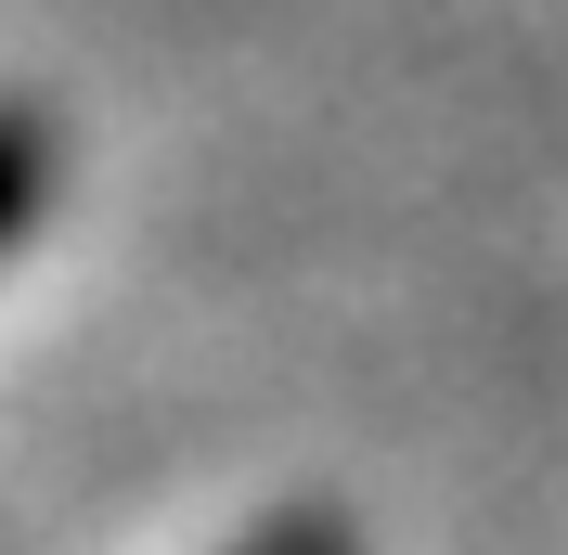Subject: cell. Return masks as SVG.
Wrapping results in <instances>:
<instances>
[{"instance_id": "cell-1", "label": "cell", "mask_w": 568, "mask_h": 555, "mask_svg": "<svg viewBox=\"0 0 568 555\" xmlns=\"http://www.w3.org/2000/svg\"><path fill=\"white\" fill-rule=\"evenodd\" d=\"M27 208H39V130H13V117H0V233H13Z\"/></svg>"}, {"instance_id": "cell-2", "label": "cell", "mask_w": 568, "mask_h": 555, "mask_svg": "<svg viewBox=\"0 0 568 555\" xmlns=\"http://www.w3.org/2000/svg\"><path fill=\"white\" fill-rule=\"evenodd\" d=\"M246 555H349V529H272V543H246Z\"/></svg>"}]
</instances>
